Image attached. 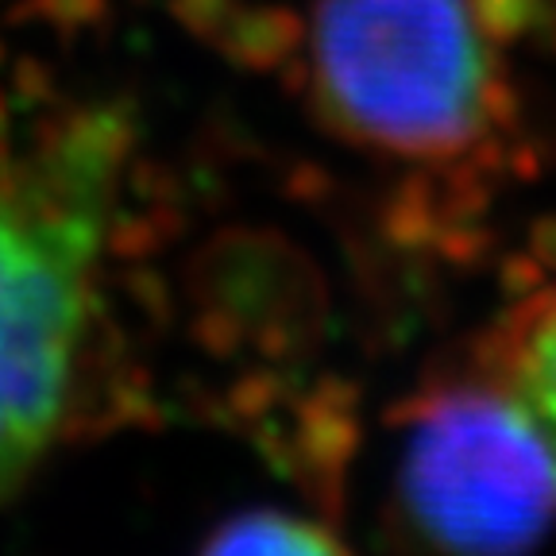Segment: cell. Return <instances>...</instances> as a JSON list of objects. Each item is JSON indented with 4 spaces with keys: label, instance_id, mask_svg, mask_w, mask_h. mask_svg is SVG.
Wrapping results in <instances>:
<instances>
[{
    "label": "cell",
    "instance_id": "cell-1",
    "mask_svg": "<svg viewBox=\"0 0 556 556\" xmlns=\"http://www.w3.org/2000/svg\"><path fill=\"white\" fill-rule=\"evenodd\" d=\"M124 128L81 116L0 163V503L51 456L97 309Z\"/></svg>",
    "mask_w": 556,
    "mask_h": 556
},
{
    "label": "cell",
    "instance_id": "cell-2",
    "mask_svg": "<svg viewBox=\"0 0 556 556\" xmlns=\"http://www.w3.org/2000/svg\"><path fill=\"white\" fill-rule=\"evenodd\" d=\"M313 78L387 155H456L491 116V59L468 0H317Z\"/></svg>",
    "mask_w": 556,
    "mask_h": 556
},
{
    "label": "cell",
    "instance_id": "cell-3",
    "mask_svg": "<svg viewBox=\"0 0 556 556\" xmlns=\"http://www.w3.org/2000/svg\"><path fill=\"white\" fill-rule=\"evenodd\" d=\"M399 503L433 556H530L556 521V452L518 394L476 371L414 402Z\"/></svg>",
    "mask_w": 556,
    "mask_h": 556
},
{
    "label": "cell",
    "instance_id": "cell-4",
    "mask_svg": "<svg viewBox=\"0 0 556 556\" xmlns=\"http://www.w3.org/2000/svg\"><path fill=\"white\" fill-rule=\"evenodd\" d=\"M486 371H495L518 394L556 452V278L506 317Z\"/></svg>",
    "mask_w": 556,
    "mask_h": 556
},
{
    "label": "cell",
    "instance_id": "cell-5",
    "mask_svg": "<svg viewBox=\"0 0 556 556\" xmlns=\"http://www.w3.org/2000/svg\"><path fill=\"white\" fill-rule=\"evenodd\" d=\"M201 556H352L332 530L290 510H248L225 521Z\"/></svg>",
    "mask_w": 556,
    "mask_h": 556
}]
</instances>
